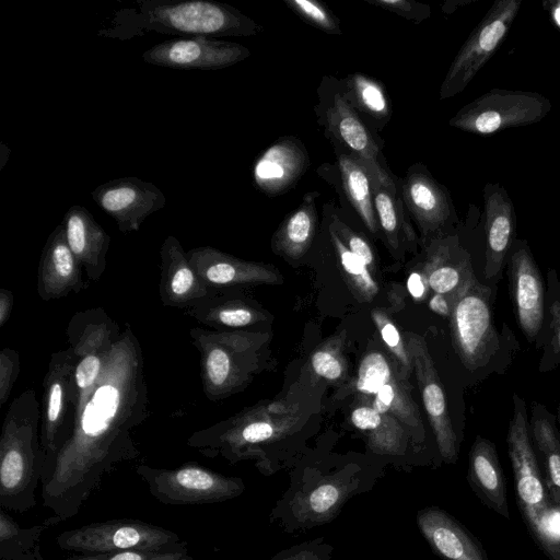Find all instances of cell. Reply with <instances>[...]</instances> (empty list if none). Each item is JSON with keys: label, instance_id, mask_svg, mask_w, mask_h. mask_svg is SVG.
Listing matches in <instances>:
<instances>
[{"label": "cell", "instance_id": "6da1fadb", "mask_svg": "<svg viewBox=\"0 0 560 560\" xmlns=\"http://www.w3.org/2000/svg\"><path fill=\"white\" fill-rule=\"evenodd\" d=\"M141 345L126 324L72 434L42 476L43 506L75 516L104 477L140 451L135 432L150 416Z\"/></svg>", "mask_w": 560, "mask_h": 560}, {"label": "cell", "instance_id": "7a4b0ae2", "mask_svg": "<svg viewBox=\"0 0 560 560\" xmlns=\"http://www.w3.org/2000/svg\"><path fill=\"white\" fill-rule=\"evenodd\" d=\"M382 472L381 467L346 459L300 463L269 523L291 535L330 523L350 499L370 492Z\"/></svg>", "mask_w": 560, "mask_h": 560}, {"label": "cell", "instance_id": "3957f363", "mask_svg": "<svg viewBox=\"0 0 560 560\" xmlns=\"http://www.w3.org/2000/svg\"><path fill=\"white\" fill-rule=\"evenodd\" d=\"M262 26L238 9L210 0H135L117 9L97 36L129 40L150 33L176 36H254Z\"/></svg>", "mask_w": 560, "mask_h": 560}, {"label": "cell", "instance_id": "277c9868", "mask_svg": "<svg viewBox=\"0 0 560 560\" xmlns=\"http://www.w3.org/2000/svg\"><path fill=\"white\" fill-rule=\"evenodd\" d=\"M298 420L279 404L245 409L226 420L195 431L186 444L205 456H220L231 464L255 459L264 475L280 469L273 447L289 434Z\"/></svg>", "mask_w": 560, "mask_h": 560}, {"label": "cell", "instance_id": "5b68a950", "mask_svg": "<svg viewBox=\"0 0 560 560\" xmlns=\"http://www.w3.org/2000/svg\"><path fill=\"white\" fill-rule=\"evenodd\" d=\"M42 406L27 388L14 398L5 413L0 436V505L26 512L36 505L45 453L40 440Z\"/></svg>", "mask_w": 560, "mask_h": 560}, {"label": "cell", "instance_id": "8992f818", "mask_svg": "<svg viewBox=\"0 0 560 560\" xmlns=\"http://www.w3.org/2000/svg\"><path fill=\"white\" fill-rule=\"evenodd\" d=\"M200 354V378L205 396L219 401L242 392L262 369L270 336L255 330L189 329Z\"/></svg>", "mask_w": 560, "mask_h": 560}, {"label": "cell", "instance_id": "52a82bcc", "mask_svg": "<svg viewBox=\"0 0 560 560\" xmlns=\"http://www.w3.org/2000/svg\"><path fill=\"white\" fill-rule=\"evenodd\" d=\"M318 124L335 150L346 152L358 160L369 172L372 180L392 189L399 188L383 155L380 142L364 119L343 95L340 80L325 77L318 86L315 107Z\"/></svg>", "mask_w": 560, "mask_h": 560}, {"label": "cell", "instance_id": "ba28073f", "mask_svg": "<svg viewBox=\"0 0 560 560\" xmlns=\"http://www.w3.org/2000/svg\"><path fill=\"white\" fill-rule=\"evenodd\" d=\"M56 542L65 551L86 556L128 550L188 552L187 542L176 533L131 518L84 524L60 533Z\"/></svg>", "mask_w": 560, "mask_h": 560}, {"label": "cell", "instance_id": "9c48e42d", "mask_svg": "<svg viewBox=\"0 0 560 560\" xmlns=\"http://www.w3.org/2000/svg\"><path fill=\"white\" fill-rule=\"evenodd\" d=\"M136 472L158 501L170 505L219 503L245 491L241 478L225 476L195 462L173 469L140 464Z\"/></svg>", "mask_w": 560, "mask_h": 560}, {"label": "cell", "instance_id": "30bf717a", "mask_svg": "<svg viewBox=\"0 0 560 560\" xmlns=\"http://www.w3.org/2000/svg\"><path fill=\"white\" fill-rule=\"evenodd\" d=\"M74 359L75 421L91 397L97 380L121 334L117 322L102 307L75 312L67 326Z\"/></svg>", "mask_w": 560, "mask_h": 560}, {"label": "cell", "instance_id": "8fae6325", "mask_svg": "<svg viewBox=\"0 0 560 560\" xmlns=\"http://www.w3.org/2000/svg\"><path fill=\"white\" fill-rule=\"evenodd\" d=\"M450 319L453 345L463 364L471 371L486 365L499 347L491 289L471 276L453 298Z\"/></svg>", "mask_w": 560, "mask_h": 560}, {"label": "cell", "instance_id": "7c38bea8", "mask_svg": "<svg viewBox=\"0 0 560 560\" xmlns=\"http://www.w3.org/2000/svg\"><path fill=\"white\" fill-rule=\"evenodd\" d=\"M550 109V101L537 92L492 89L464 105L448 124L469 133L489 136L536 124Z\"/></svg>", "mask_w": 560, "mask_h": 560}, {"label": "cell", "instance_id": "4fadbf2b", "mask_svg": "<svg viewBox=\"0 0 560 560\" xmlns=\"http://www.w3.org/2000/svg\"><path fill=\"white\" fill-rule=\"evenodd\" d=\"M74 359L70 348L50 355L43 381L40 440L45 472L70 439L75 424Z\"/></svg>", "mask_w": 560, "mask_h": 560}, {"label": "cell", "instance_id": "5bb4252c", "mask_svg": "<svg viewBox=\"0 0 560 560\" xmlns=\"http://www.w3.org/2000/svg\"><path fill=\"white\" fill-rule=\"evenodd\" d=\"M513 404L506 435L508 452L518 509L530 532L553 504L548 497L533 444L526 404L517 394L513 395Z\"/></svg>", "mask_w": 560, "mask_h": 560}, {"label": "cell", "instance_id": "9a60e30c", "mask_svg": "<svg viewBox=\"0 0 560 560\" xmlns=\"http://www.w3.org/2000/svg\"><path fill=\"white\" fill-rule=\"evenodd\" d=\"M521 0H498L472 30L453 59L440 88L445 100L463 92L497 52L520 11Z\"/></svg>", "mask_w": 560, "mask_h": 560}, {"label": "cell", "instance_id": "2e32d148", "mask_svg": "<svg viewBox=\"0 0 560 560\" xmlns=\"http://www.w3.org/2000/svg\"><path fill=\"white\" fill-rule=\"evenodd\" d=\"M405 338L439 455L444 463L454 464L458 458L459 442L434 362L421 336L409 331Z\"/></svg>", "mask_w": 560, "mask_h": 560}, {"label": "cell", "instance_id": "e0dca14e", "mask_svg": "<svg viewBox=\"0 0 560 560\" xmlns=\"http://www.w3.org/2000/svg\"><path fill=\"white\" fill-rule=\"evenodd\" d=\"M250 56L247 47L211 37L167 39L145 50L144 62L182 70H219Z\"/></svg>", "mask_w": 560, "mask_h": 560}, {"label": "cell", "instance_id": "ac0fdd59", "mask_svg": "<svg viewBox=\"0 0 560 560\" xmlns=\"http://www.w3.org/2000/svg\"><path fill=\"white\" fill-rule=\"evenodd\" d=\"M509 290L515 319L533 341L545 319V282L525 240H515L508 256Z\"/></svg>", "mask_w": 560, "mask_h": 560}, {"label": "cell", "instance_id": "d6986e66", "mask_svg": "<svg viewBox=\"0 0 560 560\" xmlns=\"http://www.w3.org/2000/svg\"><path fill=\"white\" fill-rule=\"evenodd\" d=\"M91 195L122 233L139 231L149 215L166 205V198L158 186L133 176L103 183Z\"/></svg>", "mask_w": 560, "mask_h": 560}, {"label": "cell", "instance_id": "ffe728a7", "mask_svg": "<svg viewBox=\"0 0 560 560\" xmlns=\"http://www.w3.org/2000/svg\"><path fill=\"white\" fill-rule=\"evenodd\" d=\"M399 182L407 212L416 221L423 237L438 234L457 221L447 188L432 176L425 165L413 164Z\"/></svg>", "mask_w": 560, "mask_h": 560}, {"label": "cell", "instance_id": "44dd1931", "mask_svg": "<svg viewBox=\"0 0 560 560\" xmlns=\"http://www.w3.org/2000/svg\"><path fill=\"white\" fill-rule=\"evenodd\" d=\"M186 253L199 278L211 290L276 283L280 279L272 265L247 261L212 246H198Z\"/></svg>", "mask_w": 560, "mask_h": 560}, {"label": "cell", "instance_id": "7402d4cb", "mask_svg": "<svg viewBox=\"0 0 560 560\" xmlns=\"http://www.w3.org/2000/svg\"><path fill=\"white\" fill-rule=\"evenodd\" d=\"M82 268L68 245L63 225H57L46 240L38 264L39 298L49 302L81 292L88 287Z\"/></svg>", "mask_w": 560, "mask_h": 560}, {"label": "cell", "instance_id": "603a6c76", "mask_svg": "<svg viewBox=\"0 0 560 560\" xmlns=\"http://www.w3.org/2000/svg\"><path fill=\"white\" fill-rule=\"evenodd\" d=\"M483 229L486 236L485 277L500 275L516 234V214L513 202L499 183L483 187Z\"/></svg>", "mask_w": 560, "mask_h": 560}, {"label": "cell", "instance_id": "cb8c5ba5", "mask_svg": "<svg viewBox=\"0 0 560 560\" xmlns=\"http://www.w3.org/2000/svg\"><path fill=\"white\" fill-rule=\"evenodd\" d=\"M162 304L187 311L211 293V289L199 278L187 253L174 235H168L160 248Z\"/></svg>", "mask_w": 560, "mask_h": 560}, {"label": "cell", "instance_id": "d4e9b609", "mask_svg": "<svg viewBox=\"0 0 560 560\" xmlns=\"http://www.w3.org/2000/svg\"><path fill=\"white\" fill-rule=\"evenodd\" d=\"M310 164L307 151L295 137H282L257 156L253 167L256 187L268 196L291 189Z\"/></svg>", "mask_w": 560, "mask_h": 560}, {"label": "cell", "instance_id": "484cf974", "mask_svg": "<svg viewBox=\"0 0 560 560\" xmlns=\"http://www.w3.org/2000/svg\"><path fill=\"white\" fill-rule=\"evenodd\" d=\"M417 526L434 553L444 560H489L481 542L439 506L417 512Z\"/></svg>", "mask_w": 560, "mask_h": 560}, {"label": "cell", "instance_id": "4316f807", "mask_svg": "<svg viewBox=\"0 0 560 560\" xmlns=\"http://www.w3.org/2000/svg\"><path fill=\"white\" fill-rule=\"evenodd\" d=\"M61 224L66 231L68 245L81 262L88 278L98 281L107 265L109 234L82 206L70 207L65 213Z\"/></svg>", "mask_w": 560, "mask_h": 560}, {"label": "cell", "instance_id": "83f0119b", "mask_svg": "<svg viewBox=\"0 0 560 560\" xmlns=\"http://www.w3.org/2000/svg\"><path fill=\"white\" fill-rule=\"evenodd\" d=\"M467 482L488 509L510 518L506 486L495 445L480 435L469 452Z\"/></svg>", "mask_w": 560, "mask_h": 560}, {"label": "cell", "instance_id": "f1b7e54d", "mask_svg": "<svg viewBox=\"0 0 560 560\" xmlns=\"http://www.w3.org/2000/svg\"><path fill=\"white\" fill-rule=\"evenodd\" d=\"M185 313L213 330H249V327L266 320V314L248 300L222 290H212Z\"/></svg>", "mask_w": 560, "mask_h": 560}, {"label": "cell", "instance_id": "f546056e", "mask_svg": "<svg viewBox=\"0 0 560 560\" xmlns=\"http://www.w3.org/2000/svg\"><path fill=\"white\" fill-rule=\"evenodd\" d=\"M424 271L429 288L452 301L475 275L468 253L451 236L432 242Z\"/></svg>", "mask_w": 560, "mask_h": 560}, {"label": "cell", "instance_id": "4dcf8cb0", "mask_svg": "<svg viewBox=\"0 0 560 560\" xmlns=\"http://www.w3.org/2000/svg\"><path fill=\"white\" fill-rule=\"evenodd\" d=\"M354 428L363 431L368 448L375 455L404 458L409 446L419 448L413 443L406 428L392 415L381 413L371 405L354 408L350 416Z\"/></svg>", "mask_w": 560, "mask_h": 560}, {"label": "cell", "instance_id": "1f68e13d", "mask_svg": "<svg viewBox=\"0 0 560 560\" xmlns=\"http://www.w3.org/2000/svg\"><path fill=\"white\" fill-rule=\"evenodd\" d=\"M530 435L544 468V482L552 504L560 506V435L555 417L539 402H533Z\"/></svg>", "mask_w": 560, "mask_h": 560}, {"label": "cell", "instance_id": "d6a6232c", "mask_svg": "<svg viewBox=\"0 0 560 560\" xmlns=\"http://www.w3.org/2000/svg\"><path fill=\"white\" fill-rule=\"evenodd\" d=\"M318 196L317 191L306 192L301 203L284 218L272 237V248L276 253L290 259H298L308 250L317 225Z\"/></svg>", "mask_w": 560, "mask_h": 560}, {"label": "cell", "instance_id": "836d02e7", "mask_svg": "<svg viewBox=\"0 0 560 560\" xmlns=\"http://www.w3.org/2000/svg\"><path fill=\"white\" fill-rule=\"evenodd\" d=\"M336 151V164L340 185L352 209L372 234L378 224L373 203V183L366 168L350 154Z\"/></svg>", "mask_w": 560, "mask_h": 560}, {"label": "cell", "instance_id": "e575fe53", "mask_svg": "<svg viewBox=\"0 0 560 560\" xmlns=\"http://www.w3.org/2000/svg\"><path fill=\"white\" fill-rule=\"evenodd\" d=\"M345 97L370 127L382 129L390 119L392 104L385 86L375 78L351 73L340 80Z\"/></svg>", "mask_w": 560, "mask_h": 560}, {"label": "cell", "instance_id": "d590c367", "mask_svg": "<svg viewBox=\"0 0 560 560\" xmlns=\"http://www.w3.org/2000/svg\"><path fill=\"white\" fill-rule=\"evenodd\" d=\"M372 398L369 405L381 413L395 417L406 428L416 446L423 447L425 434L422 420L408 383L400 373L384 384Z\"/></svg>", "mask_w": 560, "mask_h": 560}, {"label": "cell", "instance_id": "8d00e7d4", "mask_svg": "<svg viewBox=\"0 0 560 560\" xmlns=\"http://www.w3.org/2000/svg\"><path fill=\"white\" fill-rule=\"evenodd\" d=\"M373 183V203L378 229L388 246L398 250L404 244H413L416 234L408 221V212L399 188L392 189Z\"/></svg>", "mask_w": 560, "mask_h": 560}, {"label": "cell", "instance_id": "74e56055", "mask_svg": "<svg viewBox=\"0 0 560 560\" xmlns=\"http://www.w3.org/2000/svg\"><path fill=\"white\" fill-rule=\"evenodd\" d=\"M59 522L52 516L42 524L22 528L2 509L0 512V560H44L39 553V537L45 529Z\"/></svg>", "mask_w": 560, "mask_h": 560}, {"label": "cell", "instance_id": "f35d334b", "mask_svg": "<svg viewBox=\"0 0 560 560\" xmlns=\"http://www.w3.org/2000/svg\"><path fill=\"white\" fill-rule=\"evenodd\" d=\"M328 232L335 252L338 256L340 267L346 275L347 281L352 291L360 300L365 302L371 301L377 294L378 285L374 280L370 268L349 250L330 226H328Z\"/></svg>", "mask_w": 560, "mask_h": 560}, {"label": "cell", "instance_id": "ab89813d", "mask_svg": "<svg viewBox=\"0 0 560 560\" xmlns=\"http://www.w3.org/2000/svg\"><path fill=\"white\" fill-rule=\"evenodd\" d=\"M397 373H400L399 366L393 357L372 350L360 362L355 389L364 397L374 396Z\"/></svg>", "mask_w": 560, "mask_h": 560}, {"label": "cell", "instance_id": "60d3db41", "mask_svg": "<svg viewBox=\"0 0 560 560\" xmlns=\"http://www.w3.org/2000/svg\"><path fill=\"white\" fill-rule=\"evenodd\" d=\"M372 318L383 342L397 362L401 376L407 380L408 375L412 371V365L407 351L406 341L402 339L395 324L383 310L374 308L372 311Z\"/></svg>", "mask_w": 560, "mask_h": 560}, {"label": "cell", "instance_id": "b9f144b4", "mask_svg": "<svg viewBox=\"0 0 560 560\" xmlns=\"http://www.w3.org/2000/svg\"><path fill=\"white\" fill-rule=\"evenodd\" d=\"M287 7L307 24L331 35H341L339 20L317 0H283Z\"/></svg>", "mask_w": 560, "mask_h": 560}, {"label": "cell", "instance_id": "7bdbcfd3", "mask_svg": "<svg viewBox=\"0 0 560 560\" xmlns=\"http://www.w3.org/2000/svg\"><path fill=\"white\" fill-rule=\"evenodd\" d=\"M529 533L550 560H560V506L553 504Z\"/></svg>", "mask_w": 560, "mask_h": 560}, {"label": "cell", "instance_id": "ee69618b", "mask_svg": "<svg viewBox=\"0 0 560 560\" xmlns=\"http://www.w3.org/2000/svg\"><path fill=\"white\" fill-rule=\"evenodd\" d=\"M313 372L319 377L330 381H341L347 373V364L339 348L331 342L317 348L311 357Z\"/></svg>", "mask_w": 560, "mask_h": 560}, {"label": "cell", "instance_id": "f6af8a7d", "mask_svg": "<svg viewBox=\"0 0 560 560\" xmlns=\"http://www.w3.org/2000/svg\"><path fill=\"white\" fill-rule=\"evenodd\" d=\"M329 226L337 233L345 245L370 269L374 268V253L369 242L351 229L337 213L330 215Z\"/></svg>", "mask_w": 560, "mask_h": 560}, {"label": "cell", "instance_id": "bcb514c9", "mask_svg": "<svg viewBox=\"0 0 560 560\" xmlns=\"http://www.w3.org/2000/svg\"><path fill=\"white\" fill-rule=\"evenodd\" d=\"M334 546L324 537L291 546L277 552L269 560H331Z\"/></svg>", "mask_w": 560, "mask_h": 560}, {"label": "cell", "instance_id": "7dc6e473", "mask_svg": "<svg viewBox=\"0 0 560 560\" xmlns=\"http://www.w3.org/2000/svg\"><path fill=\"white\" fill-rule=\"evenodd\" d=\"M19 374V352L9 347L3 348L0 351V407L8 401Z\"/></svg>", "mask_w": 560, "mask_h": 560}, {"label": "cell", "instance_id": "c3c4849f", "mask_svg": "<svg viewBox=\"0 0 560 560\" xmlns=\"http://www.w3.org/2000/svg\"><path fill=\"white\" fill-rule=\"evenodd\" d=\"M371 5L393 12L404 19L412 21L416 24L427 20L431 14V9L427 4H422L410 0H364Z\"/></svg>", "mask_w": 560, "mask_h": 560}, {"label": "cell", "instance_id": "681fc988", "mask_svg": "<svg viewBox=\"0 0 560 560\" xmlns=\"http://www.w3.org/2000/svg\"><path fill=\"white\" fill-rule=\"evenodd\" d=\"M178 553L188 552H156V551H144V550H128L120 552H109L101 555H75L68 557L66 560H159L167 558Z\"/></svg>", "mask_w": 560, "mask_h": 560}, {"label": "cell", "instance_id": "f907efd6", "mask_svg": "<svg viewBox=\"0 0 560 560\" xmlns=\"http://www.w3.org/2000/svg\"><path fill=\"white\" fill-rule=\"evenodd\" d=\"M428 281L425 275L413 271L409 275L407 280V289L409 294L416 301H422L427 295Z\"/></svg>", "mask_w": 560, "mask_h": 560}, {"label": "cell", "instance_id": "816d5d0a", "mask_svg": "<svg viewBox=\"0 0 560 560\" xmlns=\"http://www.w3.org/2000/svg\"><path fill=\"white\" fill-rule=\"evenodd\" d=\"M14 304L13 293L4 288L0 289V327H3L10 319Z\"/></svg>", "mask_w": 560, "mask_h": 560}, {"label": "cell", "instance_id": "f5cc1de1", "mask_svg": "<svg viewBox=\"0 0 560 560\" xmlns=\"http://www.w3.org/2000/svg\"><path fill=\"white\" fill-rule=\"evenodd\" d=\"M549 314L553 331V341L560 355V300L553 299L549 303Z\"/></svg>", "mask_w": 560, "mask_h": 560}, {"label": "cell", "instance_id": "db71d44e", "mask_svg": "<svg viewBox=\"0 0 560 560\" xmlns=\"http://www.w3.org/2000/svg\"><path fill=\"white\" fill-rule=\"evenodd\" d=\"M431 311L442 316H451L452 312V300L440 293H435L429 301Z\"/></svg>", "mask_w": 560, "mask_h": 560}, {"label": "cell", "instance_id": "11a10c76", "mask_svg": "<svg viewBox=\"0 0 560 560\" xmlns=\"http://www.w3.org/2000/svg\"><path fill=\"white\" fill-rule=\"evenodd\" d=\"M159 560H195L192 557L188 556V553H178L167 558L159 559Z\"/></svg>", "mask_w": 560, "mask_h": 560}, {"label": "cell", "instance_id": "9f6ffc18", "mask_svg": "<svg viewBox=\"0 0 560 560\" xmlns=\"http://www.w3.org/2000/svg\"><path fill=\"white\" fill-rule=\"evenodd\" d=\"M555 19L557 23L560 25V7L556 9L555 11Z\"/></svg>", "mask_w": 560, "mask_h": 560}, {"label": "cell", "instance_id": "6f0895ef", "mask_svg": "<svg viewBox=\"0 0 560 560\" xmlns=\"http://www.w3.org/2000/svg\"><path fill=\"white\" fill-rule=\"evenodd\" d=\"M558 423H559V427H560V405L558 406Z\"/></svg>", "mask_w": 560, "mask_h": 560}]
</instances>
